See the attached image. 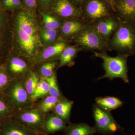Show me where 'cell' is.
<instances>
[{"label":"cell","instance_id":"obj_1","mask_svg":"<svg viewBox=\"0 0 135 135\" xmlns=\"http://www.w3.org/2000/svg\"><path fill=\"white\" fill-rule=\"evenodd\" d=\"M109 51L128 57L135 55V24L121 21L108 42Z\"/></svg>","mask_w":135,"mask_h":135},{"label":"cell","instance_id":"obj_2","mask_svg":"<svg viewBox=\"0 0 135 135\" xmlns=\"http://www.w3.org/2000/svg\"><path fill=\"white\" fill-rule=\"evenodd\" d=\"M96 57L101 59L103 60V66L105 73L103 76L98 78L97 80L107 78L113 80L119 78L126 83H129L128 77L127 58L128 56L118 55L115 57L111 56L107 53L93 51Z\"/></svg>","mask_w":135,"mask_h":135},{"label":"cell","instance_id":"obj_3","mask_svg":"<svg viewBox=\"0 0 135 135\" xmlns=\"http://www.w3.org/2000/svg\"><path fill=\"white\" fill-rule=\"evenodd\" d=\"M3 94L15 112L33 106L35 103L27 93L24 80H12Z\"/></svg>","mask_w":135,"mask_h":135},{"label":"cell","instance_id":"obj_4","mask_svg":"<svg viewBox=\"0 0 135 135\" xmlns=\"http://www.w3.org/2000/svg\"><path fill=\"white\" fill-rule=\"evenodd\" d=\"M73 40L82 50L102 53L109 51L108 41L103 38L91 25H87Z\"/></svg>","mask_w":135,"mask_h":135},{"label":"cell","instance_id":"obj_5","mask_svg":"<svg viewBox=\"0 0 135 135\" xmlns=\"http://www.w3.org/2000/svg\"><path fill=\"white\" fill-rule=\"evenodd\" d=\"M47 114L44 113L36 105L16 111L12 119L29 129L40 134L44 133V126Z\"/></svg>","mask_w":135,"mask_h":135},{"label":"cell","instance_id":"obj_6","mask_svg":"<svg viewBox=\"0 0 135 135\" xmlns=\"http://www.w3.org/2000/svg\"><path fill=\"white\" fill-rule=\"evenodd\" d=\"M92 112L97 132L103 135H113L123 129L114 119L110 112L101 109L96 104L93 105Z\"/></svg>","mask_w":135,"mask_h":135},{"label":"cell","instance_id":"obj_7","mask_svg":"<svg viewBox=\"0 0 135 135\" xmlns=\"http://www.w3.org/2000/svg\"><path fill=\"white\" fill-rule=\"evenodd\" d=\"M112 15L109 5L103 0H88L81 18L87 25H92Z\"/></svg>","mask_w":135,"mask_h":135},{"label":"cell","instance_id":"obj_8","mask_svg":"<svg viewBox=\"0 0 135 135\" xmlns=\"http://www.w3.org/2000/svg\"><path fill=\"white\" fill-rule=\"evenodd\" d=\"M16 34L18 43L22 51V56L34 64L39 55L37 51L41 46V41L27 34L17 25Z\"/></svg>","mask_w":135,"mask_h":135},{"label":"cell","instance_id":"obj_9","mask_svg":"<svg viewBox=\"0 0 135 135\" xmlns=\"http://www.w3.org/2000/svg\"><path fill=\"white\" fill-rule=\"evenodd\" d=\"M35 65L26 58L12 57L5 67L8 74L12 80H24L26 77L33 70L32 65Z\"/></svg>","mask_w":135,"mask_h":135},{"label":"cell","instance_id":"obj_10","mask_svg":"<svg viewBox=\"0 0 135 135\" xmlns=\"http://www.w3.org/2000/svg\"><path fill=\"white\" fill-rule=\"evenodd\" d=\"M16 25L27 34L40 41L36 19L30 11H20L17 16Z\"/></svg>","mask_w":135,"mask_h":135},{"label":"cell","instance_id":"obj_11","mask_svg":"<svg viewBox=\"0 0 135 135\" xmlns=\"http://www.w3.org/2000/svg\"><path fill=\"white\" fill-rule=\"evenodd\" d=\"M53 13L63 19L80 18L83 10L73 5L69 0H56L52 5Z\"/></svg>","mask_w":135,"mask_h":135},{"label":"cell","instance_id":"obj_12","mask_svg":"<svg viewBox=\"0 0 135 135\" xmlns=\"http://www.w3.org/2000/svg\"><path fill=\"white\" fill-rule=\"evenodd\" d=\"M121 22L116 15H112L91 25L103 38L108 42L118 29Z\"/></svg>","mask_w":135,"mask_h":135},{"label":"cell","instance_id":"obj_13","mask_svg":"<svg viewBox=\"0 0 135 135\" xmlns=\"http://www.w3.org/2000/svg\"><path fill=\"white\" fill-rule=\"evenodd\" d=\"M114 9L121 21L135 24V0H116Z\"/></svg>","mask_w":135,"mask_h":135},{"label":"cell","instance_id":"obj_14","mask_svg":"<svg viewBox=\"0 0 135 135\" xmlns=\"http://www.w3.org/2000/svg\"><path fill=\"white\" fill-rule=\"evenodd\" d=\"M12 118L1 121L0 135H38Z\"/></svg>","mask_w":135,"mask_h":135},{"label":"cell","instance_id":"obj_15","mask_svg":"<svg viewBox=\"0 0 135 135\" xmlns=\"http://www.w3.org/2000/svg\"><path fill=\"white\" fill-rule=\"evenodd\" d=\"M87 25L81 18L66 20L63 22L60 27V35L65 40H73L84 30Z\"/></svg>","mask_w":135,"mask_h":135},{"label":"cell","instance_id":"obj_16","mask_svg":"<svg viewBox=\"0 0 135 135\" xmlns=\"http://www.w3.org/2000/svg\"><path fill=\"white\" fill-rule=\"evenodd\" d=\"M67 46L66 42L61 41L56 42L53 46L48 47L42 53L38 56L35 60L34 64H36L47 61L59 59L61 54Z\"/></svg>","mask_w":135,"mask_h":135},{"label":"cell","instance_id":"obj_17","mask_svg":"<svg viewBox=\"0 0 135 135\" xmlns=\"http://www.w3.org/2000/svg\"><path fill=\"white\" fill-rule=\"evenodd\" d=\"M66 124L62 119L53 113L47 114L44 123V133L49 135L64 131L67 126Z\"/></svg>","mask_w":135,"mask_h":135},{"label":"cell","instance_id":"obj_18","mask_svg":"<svg viewBox=\"0 0 135 135\" xmlns=\"http://www.w3.org/2000/svg\"><path fill=\"white\" fill-rule=\"evenodd\" d=\"M64 135H94L97 133L95 127L87 123H69L64 131Z\"/></svg>","mask_w":135,"mask_h":135},{"label":"cell","instance_id":"obj_19","mask_svg":"<svg viewBox=\"0 0 135 135\" xmlns=\"http://www.w3.org/2000/svg\"><path fill=\"white\" fill-rule=\"evenodd\" d=\"M81 50V49L77 44L74 46H67L60 56L57 69L65 66H73L75 64L74 60L77 54Z\"/></svg>","mask_w":135,"mask_h":135},{"label":"cell","instance_id":"obj_20","mask_svg":"<svg viewBox=\"0 0 135 135\" xmlns=\"http://www.w3.org/2000/svg\"><path fill=\"white\" fill-rule=\"evenodd\" d=\"M74 102L65 98L61 99L56 105L52 112L61 118L66 123H70L71 111Z\"/></svg>","mask_w":135,"mask_h":135},{"label":"cell","instance_id":"obj_21","mask_svg":"<svg viewBox=\"0 0 135 135\" xmlns=\"http://www.w3.org/2000/svg\"><path fill=\"white\" fill-rule=\"evenodd\" d=\"M95 100L96 104L101 109L110 112L121 107L123 104L121 100L114 97H99Z\"/></svg>","mask_w":135,"mask_h":135},{"label":"cell","instance_id":"obj_22","mask_svg":"<svg viewBox=\"0 0 135 135\" xmlns=\"http://www.w3.org/2000/svg\"><path fill=\"white\" fill-rule=\"evenodd\" d=\"M59 63L56 60L40 63V65L38 68L37 71H35L40 79H45L50 77L55 72L54 70L57 67Z\"/></svg>","mask_w":135,"mask_h":135},{"label":"cell","instance_id":"obj_23","mask_svg":"<svg viewBox=\"0 0 135 135\" xmlns=\"http://www.w3.org/2000/svg\"><path fill=\"white\" fill-rule=\"evenodd\" d=\"M40 79L35 70H33L24 80L25 88L32 99Z\"/></svg>","mask_w":135,"mask_h":135},{"label":"cell","instance_id":"obj_24","mask_svg":"<svg viewBox=\"0 0 135 135\" xmlns=\"http://www.w3.org/2000/svg\"><path fill=\"white\" fill-rule=\"evenodd\" d=\"M61 99L56 97L48 95L43 98L38 103L36 104L37 107L44 113L48 114L52 112L56 105Z\"/></svg>","mask_w":135,"mask_h":135},{"label":"cell","instance_id":"obj_25","mask_svg":"<svg viewBox=\"0 0 135 135\" xmlns=\"http://www.w3.org/2000/svg\"><path fill=\"white\" fill-rule=\"evenodd\" d=\"M15 112L4 95L0 94V121L12 118Z\"/></svg>","mask_w":135,"mask_h":135},{"label":"cell","instance_id":"obj_26","mask_svg":"<svg viewBox=\"0 0 135 135\" xmlns=\"http://www.w3.org/2000/svg\"><path fill=\"white\" fill-rule=\"evenodd\" d=\"M44 79L48 83L49 87V95L56 97L60 99L65 98L59 88L55 72L52 76Z\"/></svg>","mask_w":135,"mask_h":135},{"label":"cell","instance_id":"obj_27","mask_svg":"<svg viewBox=\"0 0 135 135\" xmlns=\"http://www.w3.org/2000/svg\"><path fill=\"white\" fill-rule=\"evenodd\" d=\"M43 20L45 28L47 29L60 30L63 22L54 16L48 14H44Z\"/></svg>","mask_w":135,"mask_h":135},{"label":"cell","instance_id":"obj_28","mask_svg":"<svg viewBox=\"0 0 135 135\" xmlns=\"http://www.w3.org/2000/svg\"><path fill=\"white\" fill-rule=\"evenodd\" d=\"M3 66L0 67V94H3L12 81Z\"/></svg>","mask_w":135,"mask_h":135},{"label":"cell","instance_id":"obj_29","mask_svg":"<svg viewBox=\"0 0 135 135\" xmlns=\"http://www.w3.org/2000/svg\"><path fill=\"white\" fill-rule=\"evenodd\" d=\"M42 40L47 43H52L58 38V31L52 29H45L41 33Z\"/></svg>","mask_w":135,"mask_h":135},{"label":"cell","instance_id":"obj_30","mask_svg":"<svg viewBox=\"0 0 135 135\" xmlns=\"http://www.w3.org/2000/svg\"><path fill=\"white\" fill-rule=\"evenodd\" d=\"M41 80L42 88L41 92L40 93L39 96V99L45 97L49 94V87L48 83L44 79H40Z\"/></svg>","mask_w":135,"mask_h":135},{"label":"cell","instance_id":"obj_31","mask_svg":"<svg viewBox=\"0 0 135 135\" xmlns=\"http://www.w3.org/2000/svg\"><path fill=\"white\" fill-rule=\"evenodd\" d=\"M23 1L26 6L30 9H35L37 7L36 0H23Z\"/></svg>","mask_w":135,"mask_h":135},{"label":"cell","instance_id":"obj_32","mask_svg":"<svg viewBox=\"0 0 135 135\" xmlns=\"http://www.w3.org/2000/svg\"><path fill=\"white\" fill-rule=\"evenodd\" d=\"M39 4L44 7H49L53 5L56 0H36Z\"/></svg>","mask_w":135,"mask_h":135},{"label":"cell","instance_id":"obj_33","mask_svg":"<svg viewBox=\"0 0 135 135\" xmlns=\"http://www.w3.org/2000/svg\"><path fill=\"white\" fill-rule=\"evenodd\" d=\"M3 7L8 9H15L10 0H1Z\"/></svg>","mask_w":135,"mask_h":135},{"label":"cell","instance_id":"obj_34","mask_svg":"<svg viewBox=\"0 0 135 135\" xmlns=\"http://www.w3.org/2000/svg\"><path fill=\"white\" fill-rule=\"evenodd\" d=\"M11 1L13 4L15 9H22L23 7L22 4L20 0H10Z\"/></svg>","mask_w":135,"mask_h":135},{"label":"cell","instance_id":"obj_35","mask_svg":"<svg viewBox=\"0 0 135 135\" xmlns=\"http://www.w3.org/2000/svg\"><path fill=\"white\" fill-rule=\"evenodd\" d=\"M107 1L110 3L111 5L114 9V3H115L116 0H107Z\"/></svg>","mask_w":135,"mask_h":135},{"label":"cell","instance_id":"obj_36","mask_svg":"<svg viewBox=\"0 0 135 135\" xmlns=\"http://www.w3.org/2000/svg\"><path fill=\"white\" fill-rule=\"evenodd\" d=\"M0 27V46H1L2 44V31Z\"/></svg>","mask_w":135,"mask_h":135},{"label":"cell","instance_id":"obj_37","mask_svg":"<svg viewBox=\"0 0 135 135\" xmlns=\"http://www.w3.org/2000/svg\"><path fill=\"white\" fill-rule=\"evenodd\" d=\"M74 1L77 3H82L83 2H84L85 0H74Z\"/></svg>","mask_w":135,"mask_h":135},{"label":"cell","instance_id":"obj_38","mask_svg":"<svg viewBox=\"0 0 135 135\" xmlns=\"http://www.w3.org/2000/svg\"><path fill=\"white\" fill-rule=\"evenodd\" d=\"M38 135H48V134H46L45 133H40V134H39Z\"/></svg>","mask_w":135,"mask_h":135},{"label":"cell","instance_id":"obj_39","mask_svg":"<svg viewBox=\"0 0 135 135\" xmlns=\"http://www.w3.org/2000/svg\"><path fill=\"white\" fill-rule=\"evenodd\" d=\"M1 66L0 65V67H1Z\"/></svg>","mask_w":135,"mask_h":135},{"label":"cell","instance_id":"obj_40","mask_svg":"<svg viewBox=\"0 0 135 135\" xmlns=\"http://www.w3.org/2000/svg\"><path fill=\"white\" fill-rule=\"evenodd\" d=\"M1 121H0V123H1Z\"/></svg>","mask_w":135,"mask_h":135},{"label":"cell","instance_id":"obj_41","mask_svg":"<svg viewBox=\"0 0 135 135\" xmlns=\"http://www.w3.org/2000/svg\"></svg>","mask_w":135,"mask_h":135}]
</instances>
